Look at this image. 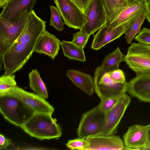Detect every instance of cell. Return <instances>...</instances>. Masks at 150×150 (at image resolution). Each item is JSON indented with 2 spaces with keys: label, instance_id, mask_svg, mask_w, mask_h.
Returning <instances> with one entry per match:
<instances>
[{
  "label": "cell",
  "instance_id": "cell-9",
  "mask_svg": "<svg viewBox=\"0 0 150 150\" xmlns=\"http://www.w3.org/2000/svg\"><path fill=\"white\" fill-rule=\"evenodd\" d=\"M81 29L91 35L105 24L107 17L102 0H92L87 9Z\"/></svg>",
  "mask_w": 150,
  "mask_h": 150
},
{
  "label": "cell",
  "instance_id": "cell-36",
  "mask_svg": "<svg viewBox=\"0 0 150 150\" xmlns=\"http://www.w3.org/2000/svg\"><path fill=\"white\" fill-rule=\"evenodd\" d=\"M8 0H0V8H2L4 4Z\"/></svg>",
  "mask_w": 150,
  "mask_h": 150
},
{
  "label": "cell",
  "instance_id": "cell-23",
  "mask_svg": "<svg viewBox=\"0 0 150 150\" xmlns=\"http://www.w3.org/2000/svg\"><path fill=\"white\" fill-rule=\"evenodd\" d=\"M123 55L118 47L112 53L106 55L101 66V70L108 72L119 69L120 63L124 59Z\"/></svg>",
  "mask_w": 150,
  "mask_h": 150
},
{
  "label": "cell",
  "instance_id": "cell-29",
  "mask_svg": "<svg viewBox=\"0 0 150 150\" xmlns=\"http://www.w3.org/2000/svg\"><path fill=\"white\" fill-rule=\"evenodd\" d=\"M120 97H111L105 98L101 100L98 106L106 113L115 106Z\"/></svg>",
  "mask_w": 150,
  "mask_h": 150
},
{
  "label": "cell",
  "instance_id": "cell-25",
  "mask_svg": "<svg viewBox=\"0 0 150 150\" xmlns=\"http://www.w3.org/2000/svg\"><path fill=\"white\" fill-rule=\"evenodd\" d=\"M16 86L15 75L3 74L0 77V96L7 95Z\"/></svg>",
  "mask_w": 150,
  "mask_h": 150
},
{
  "label": "cell",
  "instance_id": "cell-33",
  "mask_svg": "<svg viewBox=\"0 0 150 150\" xmlns=\"http://www.w3.org/2000/svg\"><path fill=\"white\" fill-rule=\"evenodd\" d=\"M13 145L10 139L5 137L3 134H0V149H6L10 145Z\"/></svg>",
  "mask_w": 150,
  "mask_h": 150
},
{
  "label": "cell",
  "instance_id": "cell-1",
  "mask_svg": "<svg viewBox=\"0 0 150 150\" xmlns=\"http://www.w3.org/2000/svg\"><path fill=\"white\" fill-rule=\"evenodd\" d=\"M46 22L33 10L29 13L24 29L0 61L5 71L3 75L13 74L23 68L31 57L38 37L46 29Z\"/></svg>",
  "mask_w": 150,
  "mask_h": 150
},
{
  "label": "cell",
  "instance_id": "cell-13",
  "mask_svg": "<svg viewBox=\"0 0 150 150\" xmlns=\"http://www.w3.org/2000/svg\"><path fill=\"white\" fill-rule=\"evenodd\" d=\"M86 139L87 144L85 150H119L123 149L125 147L120 137L114 134L94 136Z\"/></svg>",
  "mask_w": 150,
  "mask_h": 150
},
{
  "label": "cell",
  "instance_id": "cell-5",
  "mask_svg": "<svg viewBox=\"0 0 150 150\" xmlns=\"http://www.w3.org/2000/svg\"><path fill=\"white\" fill-rule=\"evenodd\" d=\"M29 13L23 11L15 22L0 17V58L20 36L26 25Z\"/></svg>",
  "mask_w": 150,
  "mask_h": 150
},
{
  "label": "cell",
  "instance_id": "cell-15",
  "mask_svg": "<svg viewBox=\"0 0 150 150\" xmlns=\"http://www.w3.org/2000/svg\"><path fill=\"white\" fill-rule=\"evenodd\" d=\"M61 42L54 34L45 29L38 37L33 52L45 54L54 59L59 53Z\"/></svg>",
  "mask_w": 150,
  "mask_h": 150
},
{
  "label": "cell",
  "instance_id": "cell-34",
  "mask_svg": "<svg viewBox=\"0 0 150 150\" xmlns=\"http://www.w3.org/2000/svg\"><path fill=\"white\" fill-rule=\"evenodd\" d=\"M146 141L145 145L142 149H150V124L146 125Z\"/></svg>",
  "mask_w": 150,
  "mask_h": 150
},
{
  "label": "cell",
  "instance_id": "cell-19",
  "mask_svg": "<svg viewBox=\"0 0 150 150\" xmlns=\"http://www.w3.org/2000/svg\"><path fill=\"white\" fill-rule=\"evenodd\" d=\"M145 9V0H132L129 5L108 25L115 27L136 16Z\"/></svg>",
  "mask_w": 150,
  "mask_h": 150
},
{
  "label": "cell",
  "instance_id": "cell-3",
  "mask_svg": "<svg viewBox=\"0 0 150 150\" xmlns=\"http://www.w3.org/2000/svg\"><path fill=\"white\" fill-rule=\"evenodd\" d=\"M0 112L7 121L20 127L35 112L24 103L8 94L0 96Z\"/></svg>",
  "mask_w": 150,
  "mask_h": 150
},
{
  "label": "cell",
  "instance_id": "cell-21",
  "mask_svg": "<svg viewBox=\"0 0 150 150\" xmlns=\"http://www.w3.org/2000/svg\"><path fill=\"white\" fill-rule=\"evenodd\" d=\"M29 85L30 88L35 93L46 99L48 94L45 83L37 69H33L28 74Z\"/></svg>",
  "mask_w": 150,
  "mask_h": 150
},
{
  "label": "cell",
  "instance_id": "cell-24",
  "mask_svg": "<svg viewBox=\"0 0 150 150\" xmlns=\"http://www.w3.org/2000/svg\"><path fill=\"white\" fill-rule=\"evenodd\" d=\"M145 9L135 18L125 33V38L127 42L131 44L136 35L141 31V28L145 18Z\"/></svg>",
  "mask_w": 150,
  "mask_h": 150
},
{
  "label": "cell",
  "instance_id": "cell-4",
  "mask_svg": "<svg viewBox=\"0 0 150 150\" xmlns=\"http://www.w3.org/2000/svg\"><path fill=\"white\" fill-rule=\"evenodd\" d=\"M136 77H150V45L132 43L124 59Z\"/></svg>",
  "mask_w": 150,
  "mask_h": 150
},
{
  "label": "cell",
  "instance_id": "cell-26",
  "mask_svg": "<svg viewBox=\"0 0 150 150\" xmlns=\"http://www.w3.org/2000/svg\"><path fill=\"white\" fill-rule=\"evenodd\" d=\"M50 8L51 12L50 25L58 31H62L64 29V23L62 21L59 11L56 7L53 6H50Z\"/></svg>",
  "mask_w": 150,
  "mask_h": 150
},
{
  "label": "cell",
  "instance_id": "cell-32",
  "mask_svg": "<svg viewBox=\"0 0 150 150\" xmlns=\"http://www.w3.org/2000/svg\"><path fill=\"white\" fill-rule=\"evenodd\" d=\"M85 15L88 7L92 0H70Z\"/></svg>",
  "mask_w": 150,
  "mask_h": 150
},
{
  "label": "cell",
  "instance_id": "cell-7",
  "mask_svg": "<svg viewBox=\"0 0 150 150\" xmlns=\"http://www.w3.org/2000/svg\"><path fill=\"white\" fill-rule=\"evenodd\" d=\"M106 116L98 105L83 113L77 130L78 138L86 139L97 134L104 125Z\"/></svg>",
  "mask_w": 150,
  "mask_h": 150
},
{
  "label": "cell",
  "instance_id": "cell-10",
  "mask_svg": "<svg viewBox=\"0 0 150 150\" xmlns=\"http://www.w3.org/2000/svg\"><path fill=\"white\" fill-rule=\"evenodd\" d=\"M64 24L69 28L81 30L85 15L70 0H54Z\"/></svg>",
  "mask_w": 150,
  "mask_h": 150
},
{
  "label": "cell",
  "instance_id": "cell-28",
  "mask_svg": "<svg viewBox=\"0 0 150 150\" xmlns=\"http://www.w3.org/2000/svg\"><path fill=\"white\" fill-rule=\"evenodd\" d=\"M87 144V142L86 139L78 138L69 140L66 145L68 149L71 150H85Z\"/></svg>",
  "mask_w": 150,
  "mask_h": 150
},
{
  "label": "cell",
  "instance_id": "cell-20",
  "mask_svg": "<svg viewBox=\"0 0 150 150\" xmlns=\"http://www.w3.org/2000/svg\"><path fill=\"white\" fill-rule=\"evenodd\" d=\"M108 25L130 4L132 0H102Z\"/></svg>",
  "mask_w": 150,
  "mask_h": 150
},
{
  "label": "cell",
  "instance_id": "cell-31",
  "mask_svg": "<svg viewBox=\"0 0 150 150\" xmlns=\"http://www.w3.org/2000/svg\"><path fill=\"white\" fill-rule=\"evenodd\" d=\"M110 77L115 83H122L126 81L123 71L118 69L108 72Z\"/></svg>",
  "mask_w": 150,
  "mask_h": 150
},
{
  "label": "cell",
  "instance_id": "cell-22",
  "mask_svg": "<svg viewBox=\"0 0 150 150\" xmlns=\"http://www.w3.org/2000/svg\"><path fill=\"white\" fill-rule=\"evenodd\" d=\"M60 45L64 55L69 59L86 61L84 48L76 45L71 41L65 40L61 41Z\"/></svg>",
  "mask_w": 150,
  "mask_h": 150
},
{
  "label": "cell",
  "instance_id": "cell-2",
  "mask_svg": "<svg viewBox=\"0 0 150 150\" xmlns=\"http://www.w3.org/2000/svg\"><path fill=\"white\" fill-rule=\"evenodd\" d=\"M52 115L34 112L20 127L31 137L40 140L58 139L62 135V129Z\"/></svg>",
  "mask_w": 150,
  "mask_h": 150
},
{
  "label": "cell",
  "instance_id": "cell-27",
  "mask_svg": "<svg viewBox=\"0 0 150 150\" xmlns=\"http://www.w3.org/2000/svg\"><path fill=\"white\" fill-rule=\"evenodd\" d=\"M90 36L81 29L73 34L71 42L76 45L84 48L86 47Z\"/></svg>",
  "mask_w": 150,
  "mask_h": 150
},
{
  "label": "cell",
  "instance_id": "cell-14",
  "mask_svg": "<svg viewBox=\"0 0 150 150\" xmlns=\"http://www.w3.org/2000/svg\"><path fill=\"white\" fill-rule=\"evenodd\" d=\"M37 0H8L2 7L0 17L12 22H15L25 11L30 13Z\"/></svg>",
  "mask_w": 150,
  "mask_h": 150
},
{
  "label": "cell",
  "instance_id": "cell-18",
  "mask_svg": "<svg viewBox=\"0 0 150 150\" xmlns=\"http://www.w3.org/2000/svg\"><path fill=\"white\" fill-rule=\"evenodd\" d=\"M66 75L76 86L86 94L90 96L93 94L94 78L91 75L74 69L67 70Z\"/></svg>",
  "mask_w": 150,
  "mask_h": 150
},
{
  "label": "cell",
  "instance_id": "cell-6",
  "mask_svg": "<svg viewBox=\"0 0 150 150\" xmlns=\"http://www.w3.org/2000/svg\"><path fill=\"white\" fill-rule=\"evenodd\" d=\"M94 91L101 100L111 97L119 98L127 91V82H114L108 72L103 71L100 66L96 68L94 75Z\"/></svg>",
  "mask_w": 150,
  "mask_h": 150
},
{
  "label": "cell",
  "instance_id": "cell-12",
  "mask_svg": "<svg viewBox=\"0 0 150 150\" xmlns=\"http://www.w3.org/2000/svg\"><path fill=\"white\" fill-rule=\"evenodd\" d=\"M137 16L115 27L106 24L103 25L94 35L91 47L94 50H98L120 38L125 33Z\"/></svg>",
  "mask_w": 150,
  "mask_h": 150
},
{
  "label": "cell",
  "instance_id": "cell-16",
  "mask_svg": "<svg viewBox=\"0 0 150 150\" xmlns=\"http://www.w3.org/2000/svg\"><path fill=\"white\" fill-rule=\"evenodd\" d=\"M146 125H134L129 127L123 136L126 149H142L146 141Z\"/></svg>",
  "mask_w": 150,
  "mask_h": 150
},
{
  "label": "cell",
  "instance_id": "cell-35",
  "mask_svg": "<svg viewBox=\"0 0 150 150\" xmlns=\"http://www.w3.org/2000/svg\"><path fill=\"white\" fill-rule=\"evenodd\" d=\"M145 9L146 18L150 25V0H145Z\"/></svg>",
  "mask_w": 150,
  "mask_h": 150
},
{
  "label": "cell",
  "instance_id": "cell-8",
  "mask_svg": "<svg viewBox=\"0 0 150 150\" xmlns=\"http://www.w3.org/2000/svg\"><path fill=\"white\" fill-rule=\"evenodd\" d=\"M131 101V98L126 93L120 97L115 106L106 113L104 125L96 135L108 136L113 135L117 129L125 111Z\"/></svg>",
  "mask_w": 150,
  "mask_h": 150
},
{
  "label": "cell",
  "instance_id": "cell-37",
  "mask_svg": "<svg viewBox=\"0 0 150 150\" xmlns=\"http://www.w3.org/2000/svg\"></svg>",
  "mask_w": 150,
  "mask_h": 150
},
{
  "label": "cell",
  "instance_id": "cell-17",
  "mask_svg": "<svg viewBox=\"0 0 150 150\" xmlns=\"http://www.w3.org/2000/svg\"><path fill=\"white\" fill-rule=\"evenodd\" d=\"M140 101L150 103V77H136L127 82V91Z\"/></svg>",
  "mask_w": 150,
  "mask_h": 150
},
{
  "label": "cell",
  "instance_id": "cell-30",
  "mask_svg": "<svg viewBox=\"0 0 150 150\" xmlns=\"http://www.w3.org/2000/svg\"><path fill=\"white\" fill-rule=\"evenodd\" d=\"M134 38L139 43L150 45V29L144 28Z\"/></svg>",
  "mask_w": 150,
  "mask_h": 150
},
{
  "label": "cell",
  "instance_id": "cell-11",
  "mask_svg": "<svg viewBox=\"0 0 150 150\" xmlns=\"http://www.w3.org/2000/svg\"><path fill=\"white\" fill-rule=\"evenodd\" d=\"M21 101L31 108L35 112H43L52 115L54 108L45 99L36 93L27 91L16 86L7 94Z\"/></svg>",
  "mask_w": 150,
  "mask_h": 150
}]
</instances>
